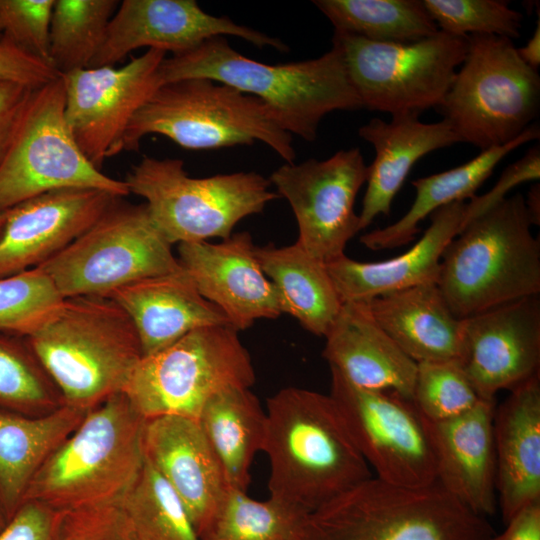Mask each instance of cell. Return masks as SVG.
<instances>
[{
	"instance_id": "83f0119b",
	"label": "cell",
	"mask_w": 540,
	"mask_h": 540,
	"mask_svg": "<svg viewBox=\"0 0 540 540\" xmlns=\"http://www.w3.org/2000/svg\"><path fill=\"white\" fill-rule=\"evenodd\" d=\"M363 302L378 325L416 363L462 361L464 321L452 312L436 283Z\"/></svg>"
},
{
	"instance_id": "d590c367",
	"label": "cell",
	"mask_w": 540,
	"mask_h": 540,
	"mask_svg": "<svg viewBox=\"0 0 540 540\" xmlns=\"http://www.w3.org/2000/svg\"><path fill=\"white\" fill-rule=\"evenodd\" d=\"M62 405L26 337L0 330V407L38 416Z\"/></svg>"
},
{
	"instance_id": "60d3db41",
	"label": "cell",
	"mask_w": 540,
	"mask_h": 540,
	"mask_svg": "<svg viewBox=\"0 0 540 540\" xmlns=\"http://www.w3.org/2000/svg\"><path fill=\"white\" fill-rule=\"evenodd\" d=\"M55 0H0V42L49 64V26Z\"/></svg>"
},
{
	"instance_id": "8992f818",
	"label": "cell",
	"mask_w": 540,
	"mask_h": 540,
	"mask_svg": "<svg viewBox=\"0 0 540 540\" xmlns=\"http://www.w3.org/2000/svg\"><path fill=\"white\" fill-rule=\"evenodd\" d=\"M494 530L438 482L369 478L305 515L294 540H489Z\"/></svg>"
},
{
	"instance_id": "7a4b0ae2",
	"label": "cell",
	"mask_w": 540,
	"mask_h": 540,
	"mask_svg": "<svg viewBox=\"0 0 540 540\" xmlns=\"http://www.w3.org/2000/svg\"><path fill=\"white\" fill-rule=\"evenodd\" d=\"M188 78H208L257 97L282 129L308 142L316 139L330 112L363 108L333 44L318 58L268 65L240 54L225 36H216L162 61L161 85Z\"/></svg>"
},
{
	"instance_id": "f35d334b",
	"label": "cell",
	"mask_w": 540,
	"mask_h": 540,
	"mask_svg": "<svg viewBox=\"0 0 540 540\" xmlns=\"http://www.w3.org/2000/svg\"><path fill=\"white\" fill-rule=\"evenodd\" d=\"M481 400L459 361L417 363L412 402L427 421L456 418Z\"/></svg>"
},
{
	"instance_id": "30bf717a",
	"label": "cell",
	"mask_w": 540,
	"mask_h": 540,
	"mask_svg": "<svg viewBox=\"0 0 540 540\" xmlns=\"http://www.w3.org/2000/svg\"><path fill=\"white\" fill-rule=\"evenodd\" d=\"M540 76L511 39L468 36V51L438 107L460 142L481 151L506 145L538 117Z\"/></svg>"
},
{
	"instance_id": "f546056e",
	"label": "cell",
	"mask_w": 540,
	"mask_h": 540,
	"mask_svg": "<svg viewBox=\"0 0 540 540\" xmlns=\"http://www.w3.org/2000/svg\"><path fill=\"white\" fill-rule=\"evenodd\" d=\"M539 137V125L533 123L506 145L481 151L455 168L413 180L415 198L407 212L394 223L365 233L360 242L371 250L392 249L410 243L419 232V223L423 219L442 206L473 198L507 154Z\"/></svg>"
},
{
	"instance_id": "836d02e7",
	"label": "cell",
	"mask_w": 540,
	"mask_h": 540,
	"mask_svg": "<svg viewBox=\"0 0 540 540\" xmlns=\"http://www.w3.org/2000/svg\"><path fill=\"white\" fill-rule=\"evenodd\" d=\"M119 1L55 0L49 26V64L59 74L89 68Z\"/></svg>"
},
{
	"instance_id": "ab89813d",
	"label": "cell",
	"mask_w": 540,
	"mask_h": 540,
	"mask_svg": "<svg viewBox=\"0 0 540 540\" xmlns=\"http://www.w3.org/2000/svg\"><path fill=\"white\" fill-rule=\"evenodd\" d=\"M439 31L467 37H520L523 15L503 0H422Z\"/></svg>"
},
{
	"instance_id": "f907efd6",
	"label": "cell",
	"mask_w": 540,
	"mask_h": 540,
	"mask_svg": "<svg viewBox=\"0 0 540 540\" xmlns=\"http://www.w3.org/2000/svg\"><path fill=\"white\" fill-rule=\"evenodd\" d=\"M6 217H7V211L6 212H3V213H0V236L3 232V229H4V225H5V222H6Z\"/></svg>"
},
{
	"instance_id": "ee69618b",
	"label": "cell",
	"mask_w": 540,
	"mask_h": 540,
	"mask_svg": "<svg viewBox=\"0 0 540 540\" xmlns=\"http://www.w3.org/2000/svg\"><path fill=\"white\" fill-rule=\"evenodd\" d=\"M61 511L24 501L0 530V540H55Z\"/></svg>"
},
{
	"instance_id": "74e56055",
	"label": "cell",
	"mask_w": 540,
	"mask_h": 540,
	"mask_svg": "<svg viewBox=\"0 0 540 540\" xmlns=\"http://www.w3.org/2000/svg\"><path fill=\"white\" fill-rule=\"evenodd\" d=\"M50 277L32 268L0 278V330L29 337L62 305Z\"/></svg>"
},
{
	"instance_id": "603a6c76",
	"label": "cell",
	"mask_w": 540,
	"mask_h": 540,
	"mask_svg": "<svg viewBox=\"0 0 540 540\" xmlns=\"http://www.w3.org/2000/svg\"><path fill=\"white\" fill-rule=\"evenodd\" d=\"M465 211L466 201H456L434 211L422 237L397 257L361 262L344 254L327 262L341 302H363L421 284H437L442 253L462 229Z\"/></svg>"
},
{
	"instance_id": "d6986e66",
	"label": "cell",
	"mask_w": 540,
	"mask_h": 540,
	"mask_svg": "<svg viewBox=\"0 0 540 540\" xmlns=\"http://www.w3.org/2000/svg\"><path fill=\"white\" fill-rule=\"evenodd\" d=\"M249 232L218 243L178 244V260L198 292L216 305L238 332L259 319L283 314L274 284L263 272Z\"/></svg>"
},
{
	"instance_id": "52a82bcc",
	"label": "cell",
	"mask_w": 540,
	"mask_h": 540,
	"mask_svg": "<svg viewBox=\"0 0 540 540\" xmlns=\"http://www.w3.org/2000/svg\"><path fill=\"white\" fill-rule=\"evenodd\" d=\"M148 134L163 135L190 150H211L264 142L286 163H294L292 135L257 97L208 78L160 85L129 123L120 153L139 149Z\"/></svg>"
},
{
	"instance_id": "ffe728a7",
	"label": "cell",
	"mask_w": 540,
	"mask_h": 540,
	"mask_svg": "<svg viewBox=\"0 0 540 540\" xmlns=\"http://www.w3.org/2000/svg\"><path fill=\"white\" fill-rule=\"evenodd\" d=\"M143 442L146 459L175 492L205 540L230 488L199 420L180 416L146 420Z\"/></svg>"
},
{
	"instance_id": "d4e9b609",
	"label": "cell",
	"mask_w": 540,
	"mask_h": 540,
	"mask_svg": "<svg viewBox=\"0 0 540 540\" xmlns=\"http://www.w3.org/2000/svg\"><path fill=\"white\" fill-rule=\"evenodd\" d=\"M323 357L353 385L412 400L417 363L371 316L365 302H345L325 335Z\"/></svg>"
},
{
	"instance_id": "ba28073f",
	"label": "cell",
	"mask_w": 540,
	"mask_h": 540,
	"mask_svg": "<svg viewBox=\"0 0 540 540\" xmlns=\"http://www.w3.org/2000/svg\"><path fill=\"white\" fill-rule=\"evenodd\" d=\"M256 375L239 332L229 325L195 329L170 346L142 356L123 394L145 420H199L207 402L231 388H251Z\"/></svg>"
},
{
	"instance_id": "484cf974",
	"label": "cell",
	"mask_w": 540,
	"mask_h": 540,
	"mask_svg": "<svg viewBox=\"0 0 540 540\" xmlns=\"http://www.w3.org/2000/svg\"><path fill=\"white\" fill-rule=\"evenodd\" d=\"M358 134L375 151L368 165L360 231L379 215L390 214L395 196L419 159L460 142L447 120L424 123L414 113L393 115L390 121L373 118L359 128Z\"/></svg>"
},
{
	"instance_id": "8fae6325",
	"label": "cell",
	"mask_w": 540,
	"mask_h": 540,
	"mask_svg": "<svg viewBox=\"0 0 540 540\" xmlns=\"http://www.w3.org/2000/svg\"><path fill=\"white\" fill-rule=\"evenodd\" d=\"M39 267L64 299L108 297L131 282L182 269L146 204L123 203L121 198Z\"/></svg>"
},
{
	"instance_id": "3957f363",
	"label": "cell",
	"mask_w": 540,
	"mask_h": 540,
	"mask_svg": "<svg viewBox=\"0 0 540 540\" xmlns=\"http://www.w3.org/2000/svg\"><path fill=\"white\" fill-rule=\"evenodd\" d=\"M26 338L62 404L85 412L122 393L142 357L130 317L104 296L64 299Z\"/></svg>"
},
{
	"instance_id": "9a60e30c",
	"label": "cell",
	"mask_w": 540,
	"mask_h": 540,
	"mask_svg": "<svg viewBox=\"0 0 540 540\" xmlns=\"http://www.w3.org/2000/svg\"><path fill=\"white\" fill-rule=\"evenodd\" d=\"M368 165L359 148L339 150L326 160L286 163L270 176L298 224L296 242L325 263L345 254L360 231L354 206Z\"/></svg>"
},
{
	"instance_id": "8d00e7d4",
	"label": "cell",
	"mask_w": 540,
	"mask_h": 540,
	"mask_svg": "<svg viewBox=\"0 0 540 540\" xmlns=\"http://www.w3.org/2000/svg\"><path fill=\"white\" fill-rule=\"evenodd\" d=\"M304 516L271 498L259 501L245 491L229 489L205 540H294Z\"/></svg>"
},
{
	"instance_id": "681fc988",
	"label": "cell",
	"mask_w": 540,
	"mask_h": 540,
	"mask_svg": "<svg viewBox=\"0 0 540 540\" xmlns=\"http://www.w3.org/2000/svg\"><path fill=\"white\" fill-rule=\"evenodd\" d=\"M524 201L533 225L538 226L540 224V184L538 182L530 187Z\"/></svg>"
},
{
	"instance_id": "f1b7e54d",
	"label": "cell",
	"mask_w": 540,
	"mask_h": 540,
	"mask_svg": "<svg viewBox=\"0 0 540 540\" xmlns=\"http://www.w3.org/2000/svg\"><path fill=\"white\" fill-rule=\"evenodd\" d=\"M85 413L63 404L38 416L0 407V504L6 522L23 503L35 473Z\"/></svg>"
},
{
	"instance_id": "e0dca14e",
	"label": "cell",
	"mask_w": 540,
	"mask_h": 540,
	"mask_svg": "<svg viewBox=\"0 0 540 540\" xmlns=\"http://www.w3.org/2000/svg\"><path fill=\"white\" fill-rule=\"evenodd\" d=\"M225 35L242 38L259 48L288 51L280 39L238 25L227 17L213 16L194 0H124L112 16L89 68L114 66L142 47L170 51L173 55Z\"/></svg>"
},
{
	"instance_id": "e575fe53",
	"label": "cell",
	"mask_w": 540,
	"mask_h": 540,
	"mask_svg": "<svg viewBox=\"0 0 540 540\" xmlns=\"http://www.w3.org/2000/svg\"><path fill=\"white\" fill-rule=\"evenodd\" d=\"M119 504L136 540H203L180 499L146 458Z\"/></svg>"
},
{
	"instance_id": "1f68e13d",
	"label": "cell",
	"mask_w": 540,
	"mask_h": 540,
	"mask_svg": "<svg viewBox=\"0 0 540 540\" xmlns=\"http://www.w3.org/2000/svg\"><path fill=\"white\" fill-rule=\"evenodd\" d=\"M199 422L230 489L247 492L250 467L262 451L266 411L250 388H231L212 397Z\"/></svg>"
},
{
	"instance_id": "b9f144b4",
	"label": "cell",
	"mask_w": 540,
	"mask_h": 540,
	"mask_svg": "<svg viewBox=\"0 0 540 540\" xmlns=\"http://www.w3.org/2000/svg\"><path fill=\"white\" fill-rule=\"evenodd\" d=\"M55 540H136L119 503L61 511Z\"/></svg>"
},
{
	"instance_id": "44dd1931",
	"label": "cell",
	"mask_w": 540,
	"mask_h": 540,
	"mask_svg": "<svg viewBox=\"0 0 540 540\" xmlns=\"http://www.w3.org/2000/svg\"><path fill=\"white\" fill-rule=\"evenodd\" d=\"M121 197L97 189L67 188L7 211L0 236V278L39 267L93 225Z\"/></svg>"
},
{
	"instance_id": "6da1fadb",
	"label": "cell",
	"mask_w": 540,
	"mask_h": 540,
	"mask_svg": "<svg viewBox=\"0 0 540 540\" xmlns=\"http://www.w3.org/2000/svg\"><path fill=\"white\" fill-rule=\"evenodd\" d=\"M265 411L269 498L307 515L372 477L330 395L287 387Z\"/></svg>"
},
{
	"instance_id": "7402d4cb",
	"label": "cell",
	"mask_w": 540,
	"mask_h": 540,
	"mask_svg": "<svg viewBox=\"0 0 540 540\" xmlns=\"http://www.w3.org/2000/svg\"><path fill=\"white\" fill-rule=\"evenodd\" d=\"M495 401L481 400L468 412L430 423L437 482L473 513L496 510Z\"/></svg>"
},
{
	"instance_id": "7bdbcfd3",
	"label": "cell",
	"mask_w": 540,
	"mask_h": 540,
	"mask_svg": "<svg viewBox=\"0 0 540 540\" xmlns=\"http://www.w3.org/2000/svg\"><path fill=\"white\" fill-rule=\"evenodd\" d=\"M539 178L540 147L539 144H536L527 150L520 159L507 166L489 191L480 196L475 195L466 201L463 226L504 200L516 186L530 181H538Z\"/></svg>"
},
{
	"instance_id": "c3c4849f",
	"label": "cell",
	"mask_w": 540,
	"mask_h": 540,
	"mask_svg": "<svg viewBox=\"0 0 540 540\" xmlns=\"http://www.w3.org/2000/svg\"><path fill=\"white\" fill-rule=\"evenodd\" d=\"M517 53L522 61L534 70H538L540 65V17L538 13V20L536 28L527 41V43L520 48H517Z\"/></svg>"
},
{
	"instance_id": "bcb514c9",
	"label": "cell",
	"mask_w": 540,
	"mask_h": 540,
	"mask_svg": "<svg viewBox=\"0 0 540 540\" xmlns=\"http://www.w3.org/2000/svg\"><path fill=\"white\" fill-rule=\"evenodd\" d=\"M34 89L0 81V161L2 160Z\"/></svg>"
},
{
	"instance_id": "ac0fdd59",
	"label": "cell",
	"mask_w": 540,
	"mask_h": 540,
	"mask_svg": "<svg viewBox=\"0 0 540 540\" xmlns=\"http://www.w3.org/2000/svg\"><path fill=\"white\" fill-rule=\"evenodd\" d=\"M460 362L481 399L512 390L539 374L540 298L526 297L463 319Z\"/></svg>"
},
{
	"instance_id": "f6af8a7d",
	"label": "cell",
	"mask_w": 540,
	"mask_h": 540,
	"mask_svg": "<svg viewBox=\"0 0 540 540\" xmlns=\"http://www.w3.org/2000/svg\"><path fill=\"white\" fill-rule=\"evenodd\" d=\"M58 76L47 62L12 43L0 42V81L15 82L35 89Z\"/></svg>"
},
{
	"instance_id": "4fadbf2b",
	"label": "cell",
	"mask_w": 540,
	"mask_h": 540,
	"mask_svg": "<svg viewBox=\"0 0 540 540\" xmlns=\"http://www.w3.org/2000/svg\"><path fill=\"white\" fill-rule=\"evenodd\" d=\"M346 70L368 110L398 115L438 108L468 51V36L438 31L410 43L366 40L334 31Z\"/></svg>"
},
{
	"instance_id": "9c48e42d",
	"label": "cell",
	"mask_w": 540,
	"mask_h": 540,
	"mask_svg": "<svg viewBox=\"0 0 540 540\" xmlns=\"http://www.w3.org/2000/svg\"><path fill=\"white\" fill-rule=\"evenodd\" d=\"M124 181L129 193L145 199L154 224L172 245L226 239L242 219L279 197L259 173L194 178L180 159L144 156Z\"/></svg>"
},
{
	"instance_id": "816d5d0a",
	"label": "cell",
	"mask_w": 540,
	"mask_h": 540,
	"mask_svg": "<svg viewBox=\"0 0 540 540\" xmlns=\"http://www.w3.org/2000/svg\"><path fill=\"white\" fill-rule=\"evenodd\" d=\"M5 524H6V519L2 510V507H1V504H0V530L5 526Z\"/></svg>"
},
{
	"instance_id": "7c38bea8",
	"label": "cell",
	"mask_w": 540,
	"mask_h": 540,
	"mask_svg": "<svg viewBox=\"0 0 540 540\" xmlns=\"http://www.w3.org/2000/svg\"><path fill=\"white\" fill-rule=\"evenodd\" d=\"M62 75L35 88L0 161V213L67 188L129 195L127 184L96 168L77 145L65 117Z\"/></svg>"
},
{
	"instance_id": "7dc6e473",
	"label": "cell",
	"mask_w": 540,
	"mask_h": 540,
	"mask_svg": "<svg viewBox=\"0 0 540 540\" xmlns=\"http://www.w3.org/2000/svg\"><path fill=\"white\" fill-rule=\"evenodd\" d=\"M489 540H540V501L520 509L506 523V529Z\"/></svg>"
},
{
	"instance_id": "4dcf8cb0",
	"label": "cell",
	"mask_w": 540,
	"mask_h": 540,
	"mask_svg": "<svg viewBox=\"0 0 540 540\" xmlns=\"http://www.w3.org/2000/svg\"><path fill=\"white\" fill-rule=\"evenodd\" d=\"M255 254L278 292L283 313L308 332L325 337L342 306L326 263L297 242L256 246Z\"/></svg>"
},
{
	"instance_id": "4316f807",
	"label": "cell",
	"mask_w": 540,
	"mask_h": 540,
	"mask_svg": "<svg viewBox=\"0 0 540 540\" xmlns=\"http://www.w3.org/2000/svg\"><path fill=\"white\" fill-rule=\"evenodd\" d=\"M496 491L503 522L540 501V374L495 408Z\"/></svg>"
},
{
	"instance_id": "d6a6232c",
	"label": "cell",
	"mask_w": 540,
	"mask_h": 540,
	"mask_svg": "<svg viewBox=\"0 0 540 540\" xmlns=\"http://www.w3.org/2000/svg\"><path fill=\"white\" fill-rule=\"evenodd\" d=\"M334 31L374 42L410 43L439 29L422 0H315Z\"/></svg>"
},
{
	"instance_id": "5b68a950",
	"label": "cell",
	"mask_w": 540,
	"mask_h": 540,
	"mask_svg": "<svg viewBox=\"0 0 540 540\" xmlns=\"http://www.w3.org/2000/svg\"><path fill=\"white\" fill-rule=\"evenodd\" d=\"M145 421L123 393L88 410L35 473L24 501L57 511L119 503L145 463Z\"/></svg>"
},
{
	"instance_id": "2e32d148",
	"label": "cell",
	"mask_w": 540,
	"mask_h": 540,
	"mask_svg": "<svg viewBox=\"0 0 540 540\" xmlns=\"http://www.w3.org/2000/svg\"><path fill=\"white\" fill-rule=\"evenodd\" d=\"M166 54L148 49L121 67H92L62 75L68 126L83 154L99 170L107 158L120 153L132 118L161 85L159 67Z\"/></svg>"
},
{
	"instance_id": "277c9868",
	"label": "cell",
	"mask_w": 540,
	"mask_h": 540,
	"mask_svg": "<svg viewBox=\"0 0 540 540\" xmlns=\"http://www.w3.org/2000/svg\"><path fill=\"white\" fill-rule=\"evenodd\" d=\"M516 193L468 221L442 253L437 286L465 319L540 294V241Z\"/></svg>"
},
{
	"instance_id": "5bb4252c",
	"label": "cell",
	"mask_w": 540,
	"mask_h": 540,
	"mask_svg": "<svg viewBox=\"0 0 540 540\" xmlns=\"http://www.w3.org/2000/svg\"><path fill=\"white\" fill-rule=\"evenodd\" d=\"M330 370L329 395L376 477L406 487L436 483L430 423L412 400L390 391L357 387L336 369Z\"/></svg>"
},
{
	"instance_id": "cb8c5ba5",
	"label": "cell",
	"mask_w": 540,
	"mask_h": 540,
	"mask_svg": "<svg viewBox=\"0 0 540 540\" xmlns=\"http://www.w3.org/2000/svg\"><path fill=\"white\" fill-rule=\"evenodd\" d=\"M108 297L133 322L142 356L170 346L195 329L231 326L225 314L198 292L183 267L176 272L131 282Z\"/></svg>"
}]
</instances>
